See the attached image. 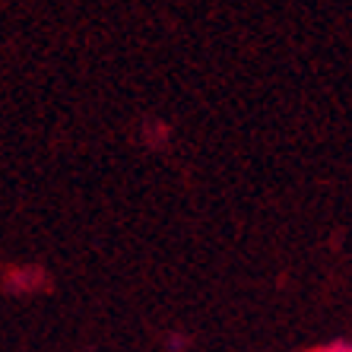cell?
Wrapping results in <instances>:
<instances>
[{
	"label": "cell",
	"instance_id": "obj_2",
	"mask_svg": "<svg viewBox=\"0 0 352 352\" xmlns=\"http://www.w3.org/2000/svg\"><path fill=\"white\" fill-rule=\"evenodd\" d=\"M305 352H352L349 340H336V343H324V346H314V349H305Z\"/></svg>",
	"mask_w": 352,
	"mask_h": 352
},
{
	"label": "cell",
	"instance_id": "obj_1",
	"mask_svg": "<svg viewBox=\"0 0 352 352\" xmlns=\"http://www.w3.org/2000/svg\"><path fill=\"white\" fill-rule=\"evenodd\" d=\"M45 283H48V276H45V270H38V267H13V270L3 273V286L13 295L38 292V289H45Z\"/></svg>",
	"mask_w": 352,
	"mask_h": 352
}]
</instances>
